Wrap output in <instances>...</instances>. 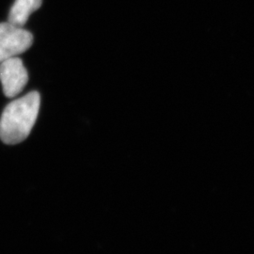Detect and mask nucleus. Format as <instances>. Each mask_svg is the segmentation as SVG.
<instances>
[{"label": "nucleus", "instance_id": "obj_1", "mask_svg": "<svg viewBox=\"0 0 254 254\" xmlns=\"http://www.w3.org/2000/svg\"><path fill=\"white\" fill-rule=\"evenodd\" d=\"M40 105V93L31 91L5 108L0 120V138L5 144H18L27 138L36 123Z\"/></svg>", "mask_w": 254, "mask_h": 254}, {"label": "nucleus", "instance_id": "obj_2", "mask_svg": "<svg viewBox=\"0 0 254 254\" xmlns=\"http://www.w3.org/2000/svg\"><path fill=\"white\" fill-rule=\"evenodd\" d=\"M33 44V35L9 22L0 23V64L26 52Z\"/></svg>", "mask_w": 254, "mask_h": 254}, {"label": "nucleus", "instance_id": "obj_3", "mask_svg": "<svg viewBox=\"0 0 254 254\" xmlns=\"http://www.w3.org/2000/svg\"><path fill=\"white\" fill-rule=\"evenodd\" d=\"M0 81L8 98H13L23 91L28 81V73L21 59L13 57L0 64Z\"/></svg>", "mask_w": 254, "mask_h": 254}, {"label": "nucleus", "instance_id": "obj_4", "mask_svg": "<svg viewBox=\"0 0 254 254\" xmlns=\"http://www.w3.org/2000/svg\"><path fill=\"white\" fill-rule=\"evenodd\" d=\"M43 0H15L9 9V23L23 27L32 12L41 8Z\"/></svg>", "mask_w": 254, "mask_h": 254}]
</instances>
